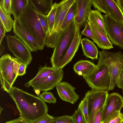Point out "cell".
<instances>
[{"label":"cell","instance_id":"1","mask_svg":"<svg viewBox=\"0 0 123 123\" xmlns=\"http://www.w3.org/2000/svg\"><path fill=\"white\" fill-rule=\"evenodd\" d=\"M20 116L29 123H35L47 113L48 106L40 97L12 86L9 93Z\"/></svg>","mask_w":123,"mask_h":123},{"label":"cell","instance_id":"19","mask_svg":"<svg viewBox=\"0 0 123 123\" xmlns=\"http://www.w3.org/2000/svg\"><path fill=\"white\" fill-rule=\"evenodd\" d=\"M34 9L38 13L47 16L51 11L53 4L52 0H28Z\"/></svg>","mask_w":123,"mask_h":123},{"label":"cell","instance_id":"47","mask_svg":"<svg viewBox=\"0 0 123 123\" xmlns=\"http://www.w3.org/2000/svg\"><path fill=\"white\" fill-rule=\"evenodd\" d=\"M122 93H123V87L122 88Z\"/></svg>","mask_w":123,"mask_h":123},{"label":"cell","instance_id":"41","mask_svg":"<svg viewBox=\"0 0 123 123\" xmlns=\"http://www.w3.org/2000/svg\"><path fill=\"white\" fill-rule=\"evenodd\" d=\"M0 43H1L6 31L2 22L0 21Z\"/></svg>","mask_w":123,"mask_h":123},{"label":"cell","instance_id":"5","mask_svg":"<svg viewBox=\"0 0 123 123\" xmlns=\"http://www.w3.org/2000/svg\"><path fill=\"white\" fill-rule=\"evenodd\" d=\"M78 28L75 18L65 30L55 47L50 62L52 67L55 69L71 44Z\"/></svg>","mask_w":123,"mask_h":123},{"label":"cell","instance_id":"18","mask_svg":"<svg viewBox=\"0 0 123 123\" xmlns=\"http://www.w3.org/2000/svg\"><path fill=\"white\" fill-rule=\"evenodd\" d=\"M96 66L94 63L89 60H80L74 64L73 69L75 73L84 77L90 74Z\"/></svg>","mask_w":123,"mask_h":123},{"label":"cell","instance_id":"35","mask_svg":"<svg viewBox=\"0 0 123 123\" xmlns=\"http://www.w3.org/2000/svg\"><path fill=\"white\" fill-rule=\"evenodd\" d=\"M0 6H1L6 12L11 15V0H0Z\"/></svg>","mask_w":123,"mask_h":123},{"label":"cell","instance_id":"15","mask_svg":"<svg viewBox=\"0 0 123 123\" xmlns=\"http://www.w3.org/2000/svg\"><path fill=\"white\" fill-rule=\"evenodd\" d=\"M81 35L80 34V29L78 28L71 44L66 52L59 62L56 69L63 68L70 62L78 50L81 40Z\"/></svg>","mask_w":123,"mask_h":123},{"label":"cell","instance_id":"36","mask_svg":"<svg viewBox=\"0 0 123 123\" xmlns=\"http://www.w3.org/2000/svg\"><path fill=\"white\" fill-rule=\"evenodd\" d=\"M81 35H85L92 39L93 42H94L95 41L88 20L84 28L81 32Z\"/></svg>","mask_w":123,"mask_h":123},{"label":"cell","instance_id":"11","mask_svg":"<svg viewBox=\"0 0 123 123\" xmlns=\"http://www.w3.org/2000/svg\"><path fill=\"white\" fill-rule=\"evenodd\" d=\"M13 32L28 47L31 51L37 52L39 50V46L32 35L22 25L18 18L14 19Z\"/></svg>","mask_w":123,"mask_h":123},{"label":"cell","instance_id":"30","mask_svg":"<svg viewBox=\"0 0 123 123\" xmlns=\"http://www.w3.org/2000/svg\"><path fill=\"white\" fill-rule=\"evenodd\" d=\"M123 120V114L120 111H118L109 116L101 123H117Z\"/></svg>","mask_w":123,"mask_h":123},{"label":"cell","instance_id":"34","mask_svg":"<svg viewBox=\"0 0 123 123\" xmlns=\"http://www.w3.org/2000/svg\"><path fill=\"white\" fill-rule=\"evenodd\" d=\"M52 123H74L71 116L65 115L57 117L56 120Z\"/></svg>","mask_w":123,"mask_h":123},{"label":"cell","instance_id":"33","mask_svg":"<svg viewBox=\"0 0 123 123\" xmlns=\"http://www.w3.org/2000/svg\"><path fill=\"white\" fill-rule=\"evenodd\" d=\"M71 116L74 123H86L83 115L79 109L76 110Z\"/></svg>","mask_w":123,"mask_h":123},{"label":"cell","instance_id":"7","mask_svg":"<svg viewBox=\"0 0 123 123\" xmlns=\"http://www.w3.org/2000/svg\"><path fill=\"white\" fill-rule=\"evenodd\" d=\"M108 94L107 91L92 89L86 93L85 97L87 100L89 123H93L97 113L104 108Z\"/></svg>","mask_w":123,"mask_h":123},{"label":"cell","instance_id":"28","mask_svg":"<svg viewBox=\"0 0 123 123\" xmlns=\"http://www.w3.org/2000/svg\"><path fill=\"white\" fill-rule=\"evenodd\" d=\"M92 5L96 10L100 12L109 15V13L106 4L104 0H91Z\"/></svg>","mask_w":123,"mask_h":123},{"label":"cell","instance_id":"37","mask_svg":"<svg viewBox=\"0 0 123 123\" xmlns=\"http://www.w3.org/2000/svg\"><path fill=\"white\" fill-rule=\"evenodd\" d=\"M56 118L57 117H54L47 113L35 123H52Z\"/></svg>","mask_w":123,"mask_h":123},{"label":"cell","instance_id":"29","mask_svg":"<svg viewBox=\"0 0 123 123\" xmlns=\"http://www.w3.org/2000/svg\"><path fill=\"white\" fill-rule=\"evenodd\" d=\"M78 108L81 110L84 117L85 123H89L87 100L85 97L79 105Z\"/></svg>","mask_w":123,"mask_h":123},{"label":"cell","instance_id":"26","mask_svg":"<svg viewBox=\"0 0 123 123\" xmlns=\"http://www.w3.org/2000/svg\"><path fill=\"white\" fill-rule=\"evenodd\" d=\"M0 20L2 22L6 32L10 31L13 28L14 20L0 6Z\"/></svg>","mask_w":123,"mask_h":123},{"label":"cell","instance_id":"22","mask_svg":"<svg viewBox=\"0 0 123 123\" xmlns=\"http://www.w3.org/2000/svg\"><path fill=\"white\" fill-rule=\"evenodd\" d=\"M108 8L109 15L113 18L123 22V12L116 1L104 0Z\"/></svg>","mask_w":123,"mask_h":123},{"label":"cell","instance_id":"43","mask_svg":"<svg viewBox=\"0 0 123 123\" xmlns=\"http://www.w3.org/2000/svg\"><path fill=\"white\" fill-rule=\"evenodd\" d=\"M116 1L123 12V0H116Z\"/></svg>","mask_w":123,"mask_h":123},{"label":"cell","instance_id":"8","mask_svg":"<svg viewBox=\"0 0 123 123\" xmlns=\"http://www.w3.org/2000/svg\"><path fill=\"white\" fill-rule=\"evenodd\" d=\"M103 16L109 39L112 44L123 49V22L108 14Z\"/></svg>","mask_w":123,"mask_h":123},{"label":"cell","instance_id":"32","mask_svg":"<svg viewBox=\"0 0 123 123\" xmlns=\"http://www.w3.org/2000/svg\"><path fill=\"white\" fill-rule=\"evenodd\" d=\"M38 13V18L44 31L46 35H48L49 34V26L48 19V16Z\"/></svg>","mask_w":123,"mask_h":123},{"label":"cell","instance_id":"24","mask_svg":"<svg viewBox=\"0 0 123 123\" xmlns=\"http://www.w3.org/2000/svg\"><path fill=\"white\" fill-rule=\"evenodd\" d=\"M88 19L95 22L103 33L107 36L104 18L101 12L96 10H92L88 15Z\"/></svg>","mask_w":123,"mask_h":123},{"label":"cell","instance_id":"2","mask_svg":"<svg viewBox=\"0 0 123 123\" xmlns=\"http://www.w3.org/2000/svg\"><path fill=\"white\" fill-rule=\"evenodd\" d=\"M22 25L32 35L37 42L39 50L43 49L46 35L40 23L37 12L28 2L18 18Z\"/></svg>","mask_w":123,"mask_h":123},{"label":"cell","instance_id":"20","mask_svg":"<svg viewBox=\"0 0 123 123\" xmlns=\"http://www.w3.org/2000/svg\"><path fill=\"white\" fill-rule=\"evenodd\" d=\"M80 43L84 55L92 60L98 59V51L94 43L87 38L81 39Z\"/></svg>","mask_w":123,"mask_h":123},{"label":"cell","instance_id":"38","mask_svg":"<svg viewBox=\"0 0 123 123\" xmlns=\"http://www.w3.org/2000/svg\"><path fill=\"white\" fill-rule=\"evenodd\" d=\"M27 65L22 62L20 60L18 71V76H22L25 74L26 69L27 67Z\"/></svg>","mask_w":123,"mask_h":123},{"label":"cell","instance_id":"9","mask_svg":"<svg viewBox=\"0 0 123 123\" xmlns=\"http://www.w3.org/2000/svg\"><path fill=\"white\" fill-rule=\"evenodd\" d=\"M9 50L16 58L28 65L31 62L32 57L31 51L27 46L16 35L6 36Z\"/></svg>","mask_w":123,"mask_h":123},{"label":"cell","instance_id":"12","mask_svg":"<svg viewBox=\"0 0 123 123\" xmlns=\"http://www.w3.org/2000/svg\"><path fill=\"white\" fill-rule=\"evenodd\" d=\"M123 107V97L121 95L115 92L108 94L103 108L101 122L113 113L120 111Z\"/></svg>","mask_w":123,"mask_h":123},{"label":"cell","instance_id":"10","mask_svg":"<svg viewBox=\"0 0 123 123\" xmlns=\"http://www.w3.org/2000/svg\"><path fill=\"white\" fill-rule=\"evenodd\" d=\"M63 76L62 69H55L52 73L34 83L31 86L34 91L37 92L36 93L38 92L37 96L39 97L38 91L40 92V91H47L53 89L61 82Z\"/></svg>","mask_w":123,"mask_h":123},{"label":"cell","instance_id":"21","mask_svg":"<svg viewBox=\"0 0 123 123\" xmlns=\"http://www.w3.org/2000/svg\"><path fill=\"white\" fill-rule=\"evenodd\" d=\"M36 75L32 79L25 83V86L29 87L34 83L46 77L53 73L55 69L52 67H48L46 64L43 67L40 65Z\"/></svg>","mask_w":123,"mask_h":123},{"label":"cell","instance_id":"16","mask_svg":"<svg viewBox=\"0 0 123 123\" xmlns=\"http://www.w3.org/2000/svg\"><path fill=\"white\" fill-rule=\"evenodd\" d=\"M75 0H63L58 3L54 28L53 31L49 36L61 30V27L65 18L70 8Z\"/></svg>","mask_w":123,"mask_h":123},{"label":"cell","instance_id":"23","mask_svg":"<svg viewBox=\"0 0 123 123\" xmlns=\"http://www.w3.org/2000/svg\"><path fill=\"white\" fill-rule=\"evenodd\" d=\"M28 0H11V12L14 19L18 18Z\"/></svg>","mask_w":123,"mask_h":123},{"label":"cell","instance_id":"44","mask_svg":"<svg viewBox=\"0 0 123 123\" xmlns=\"http://www.w3.org/2000/svg\"><path fill=\"white\" fill-rule=\"evenodd\" d=\"M5 49V47L1 43H0V55L1 56Z\"/></svg>","mask_w":123,"mask_h":123},{"label":"cell","instance_id":"6","mask_svg":"<svg viewBox=\"0 0 123 123\" xmlns=\"http://www.w3.org/2000/svg\"><path fill=\"white\" fill-rule=\"evenodd\" d=\"M83 77L92 89L109 91L111 78L106 65L97 64L90 74Z\"/></svg>","mask_w":123,"mask_h":123},{"label":"cell","instance_id":"17","mask_svg":"<svg viewBox=\"0 0 123 123\" xmlns=\"http://www.w3.org/2000/svg\"><path fill=\"white\" fill-rule=\"evenodd\" d=\"M95 39L94 43L103 50H109L113 47L107 36L102 31L97 24L91 20L88 19Z\"/></svg>","mask_w":123,"mask_h":123},{"label":"cell","instance_id":"31","mask_svg":"<svg viewBox=\"0 0 123 123\" xmlns=\"http://www.w3.org/2000/svg\"><path fill=\"white\" fill-rule=\"evenodd\" d=\"M39 97L44 102L49 104L55 103L56 98L51 92L45 91L40 95Z\"/></svg>","mask_w":123,"mask_h":123},{"label":"cell","instance_id":"4","mask_svg":"<svg viewBox=\"0 0 123 123\" xmlns=\"http://www.w3.org/2000/svg\"><path fill=\"white\" fill-rule=\"evenodd\" d=\"M97 64H103L107 67L111 78L109 91L113 90L123 67V52L108 51L105 50L99 51Z\"/></svg>","mask_w":123,"mask_h":123},{"label":"cell","instance_id":"48","mask_svg":"<svg viewBox=\"0 0 123 123\" xmlns=\"http://www.w3.org/2000/svg\"><path fill=\"white\" fill-rule=\"evenodd\" d=\"M120 122H118V123H120V122Z\"/></svg>","mask_w":123,"mask_h":123},{"label":"cell","instance_id":"3","mask_svg":"<svg viewBox=\"0 0 123 123\" xmlns=\"http://www.w3.org/2000/svg\"><path fill=\"white\" fill-rule=\"evenodd\" d=\"M20 60L6 54L0 58V83L3 90L9 93L17 78Z\"/></svg>","mask_w":123,"mask_h":123},{"label":"cell","instance_id":"40","mask_svg":"<svg viewBox=\"0 0 123 123\" xmlns=\"http://www.w3.org/2000/svg\"><path fill=\"white\" fill-rule=\"evenodd\" d=\"M103 108L101 109L98 111L95 118L93 123H101Z\"/></svg>","mask_w":123,"mask_h":123},{"label":"cell","instance_id":"27","mask_svg":"<svg viewBox=\"0 0 123 123\" xmlns=\"http://www.w3.org/2000/svg\"><path fill=\"white\" fill-rule=\"evenodd\" d=\"M58 3L55 2L53 5L52 8L47 15L49 26V36L53 31L54 27L56 9Z\"/></svg>","mask_w":123,"mask_h":123},{"label":"cell","instance_id":"42","mask_svg":"<svg viewBox=\"0 0 123 123\" xmlns=\"http://www.w3.org/2000/svg\"><path fill=\"white\" fill-rule=\"evenodd\" d=\"M117 86L118 88L121 89L123 87V67L119 76Z\"/></svg>","mask_w":123,"mask_h":123},{"label":"cell","instance_id":"39","mask_svg":"<svg viewBox=\"0 0 123 123\" xmlns=\"http://www.w3.org/2000/svg\"><path fill=\"white\" fill-rule=\"evenodd\" d=\"M5 123H29L21 116L18 118L6 122Z\"/></svg>","mask_w":123,"mask_h":123},{"label":"cell","instance_id":"13","mask_svg":"<svg viewBox=\"0 0 123 123\" xmlns=\"http://www.w3.org/2000/svg\"><path fill=\"white\" fill-rule=\"evenodd\" d=\"M77 6V15L75 18L78 28L85 27L88 20V15L92 10L91 0H76Z\"/></svg>","mask_w":123,"mask_h":123},{"label":"cell","instance_id":"46","mask_svg":"<svg viewBox=\"0 0 123 123\" xmlns=\"http://www.w3.org/2000/svg\"><path fill=\"white\" fill-rule=\"evenodd\" d=\"M120 123H123V120L120 122Z\"/></svg>","mask_w":123,"mask_h":123},{"label":"cell","instance_id":"14","mask_svg":"<svg viewBox=\"0 0 123 123\" xmlns=\"http://www.w3.org/2000/svg\"><path fill=\"white\" fill-rule=\"evenodd\" d=\"M75 88L68 82L62 81L56 86L58 94L63 100L74 104L79 98V96L75 92Z\"/></svg>","mask_w":123,"mask_h":123},{"label":"cell","instance_id":"25","mask_svg":"<svg viewBox=\"0 0 123 123\" xmlns=\"http://www.w3.org/2000/svg\"><path fill=\"white\" fill-rule=\"evenodd\" d=\"M77 12V4L76 0L70 8L65 18L61 27V30H65L75 18Z\"/></svg>","mask_w":123,"mask_h":123},{"label":"cell","instance_id":"45","mask_svg":"<svg viewBox=\"0 0 123 123\" xmlns=\"http://www.w3.org/2000/svg\"><path fill=\"white\" fill-rule=\"evenodd\" d=\"M3 109L2 108L1 106H0V114L1 112L3 110Z\"/></svg>","mask_w":123,"mask_h":123}]
</instances>
